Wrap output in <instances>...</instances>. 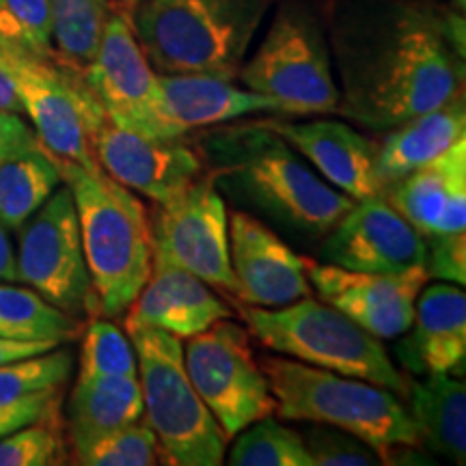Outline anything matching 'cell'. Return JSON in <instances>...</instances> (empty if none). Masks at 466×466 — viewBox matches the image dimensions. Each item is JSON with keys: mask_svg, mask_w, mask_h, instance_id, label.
<instances>
[{"mask_svg": "<svg viewBox=\"0 0 466 466\" xmlns=\"http://www.w3.org/2000/svg\"><path fill=\"white\" fill-rule=\"evenodd\" d=\"M337 115L387 132L464 93V17L432 0H322Z\"/></svg>", "mask_w": 466, "mask_h": 466, "instance_id": "obj_1", "label": "cell"}, {"mask_svg": "<svg viewBox=\"0 0 466 466\" xmlns=\"http://www.w3.org/2000/svg\"><path fill=\"white\" fill-rule=\"evenodd\" d=\"M195 151L231 206L296 242L319 244L354 206L266 121L203 127Z\"/></svg>", "mask_w": 466, "mask_h": 466, "instance_id": "obj_2", "label": "cell"}, {"mask_svg": "<svg viewBox=\"0 0 466 466\" xmlns=\"http://www.w3.org/2000/svg\"><path fill=\"white\" fill-rule=\"evenodd\" d=\"M58 167L78 212L97 316H124L151 272L147 209L137 192L110 177L97 162L58 160Z\"/></svg>", "mask_w": 466, "mask_h": 466, "instance_id": "obj_3", "label": "cell"}, {"mask_svg": "<svg viewBox=\"0 0 466 466\" xmlns=\"http://www.w3.org/2000/svg\"><path fill=\"white\" fill-rule=\"evenodd\" d=\"M259 365L275 398V415L283 421L346 430L365 441L382 464L421 445L404 401L380 384L335 374L283 354H266Z\"/></svg>", "mask_w": 466, "mask_h": 466, "instance_id": "obj_4", "label": "cell"}, {"mask_svg": "<svg viewBox=\"0 0 466 466\" xmlns=\"http://www.w3.org/2000/svg\"><path fill=\"white\" fill-rule=\"evenodd\" d=\"M277 0H141L132 28L158 74L238 78Z\"/></svg>", "mask_w": 466, "mask_h": 466, "instance_id": "obj_5", "label": "cell"}, {"mask_svg": "<svg viewBox=\"0 0 466 466\" xmlns=\"http://www.w3.org/2000/svg\"><path fill=\"white\" fill-rule=\"evenodd\" d=\"M242 318L248 333L272 352L406 395L408 374L393 363L382 339L329 302L307 296L277 309L244 307Z\"/></svg>", "mask_w": 466, "mask_h": 466, "instance_id": "obj_6", "label": "cell"}, {"mask_svg": "<svg viewBox=\"0 0 466 466\" xmlns=\"http://www.w3.org/2000/svg\"><path fill=\"white\" fill-rule=\"evenodd\" d=\"M277 11L238 80L272 97L288 115H337L339 89L333 72L322 0H277Z\"/></svg>", "mask_w": 466, "mask_h": 466, "instance_id": "obj_7", "label": "cell"}, {"mask_svg": "<svg viewBox=\"0 0 466 466\" xmlns=\"http://www.w3.org/2000/svg\"><path fill=\"white\" fill-rule=\"evenodd\" d=\"M138 363L145 421L158 439L162 462L175 466L225 464L227 439L206 401L192 387L184 343L158 329H127Z\"/></svg>", "mask_w": 466, "mask_h": 466, "instance_id": "obj_8", "label": "cell"}, {"mask_svg": "<svg viewBox=\"0 0 466 466\" xmlns=\"http://www.w3.org/2000/svg\"><path fill=\"white\" fill-rule=\"evenodd\" d=\"M184 363L192 387L229 441L247 425L275 415V398L247 326L225 318L188 337Z\"/></svg>", "mask_w": 466, "mask_h": 466, "instance_id": "obj_9", "label": "cell"}, {"mask_svg": "<svg viewBox=\"0 0 466 466\" xmlns=\"http://www.w3.org/2000/svg\"><path fill=\"white\" fill-rule=\"evenodd\" d=\"M15 270L17 281L39 291L72 318L83 322L97 316L78 212L66 182L17 229Z\"/></svg>", "mask_w": 466, "mask_h": 466, "instance_id": "obj_10", "label": "cell"}, {"mask_svg": "<svg viewBox=\"0 0 466 466\" xmlns=\"http://www.w3.org/2000/svg\"><path fill=\"white\" fill-rule=\"evenodd\" d=\"M83 126L93 160L121 186L165 203L203 173V162L184 138H156L110 119L91 89L83 97Z\"/></svg>", "mask_w": 466, "mask_h": 466, "instance_id": "obj_11", "label": "cell"}, {"mask_svg": "<svg viewBox=\"0 0 466 466\" xmlns=\"http://www.w3.org/2000/svg\"><path fill=\"white\" fill-rule=\"evenodd\" d=\"M149 229L151 258L184 268L212 288L236 296L229 261V209L208 171L173 199L156 203Z\"/></svg>", "mask_w": 466, "mask_h": 466, "instance_id": "obj_12", "label": "cell"}, {"mask_svg": "<svg viewBox=\"0 0 466 466\" xmlns=\"http://www.w3.org/2000/svg\"><path fill=\"white\" fill-rule=\"evenodd\" d=\"M83 76L116 124L156 138H184L167 113L158 72L145 56L124 9H110L100 46Z\"/></svg>", "mask_w": 466, "mask_h": 466, "instance_id": "obj_13", "label": "cell"}, {"mask_svg": "<svg viewBox=\"0 0 466 466\" xmlns=\"http://www.w3.org/2000/svg\"><path fill=\"white\" fill-rule=\"evenodd\" d=\"M0 74L9 80L25 106V115L46 149L61 162L93 165L83 126V72L0 42Z\"/></svg>", "mask_w": 466, "mask_h": 466, "instance_id": "obj_14", "label": "cell"}, {"mask_svg": "<svg viewBox=\"0 0 466 466\" xmlns=\"http://www.w3.org/2000/svg\"><path fill=\"white\" fill-rule=\"evenodd\" d=\"M311 289L378 339H398L412 326L415 302L430 281L425 266L408 272H363L305 258Z\"/></svg>", "mask_w": 466, "mask_h": 466, "instance_id": "obj_15", "label": "cell"}, {"mask_svg": "<svg viewBox=\"0 0 466 466\" xmlns=\"http://www.w3.org/2000/svg\"><path fill=\"white\" fill-rule=\"evenodd\" d=\"M326 264L363 272H408L425 266V238L384 197L354 201L318 244Z\"/></svg>", "mask_w": 466, "mask_h": 466, "instance_id": "obj_16", "label": "cell"}, {"mask_svg": "<svg viewBox=\"0 0 466 466\" xmlns=\"http://www.w3.org/2000/svg\"><path fill=\"white\" fill-rule=\"evenodd\" d=\"M229 261L236 299L247 307L277 309L313 294L305 258L281 233L238 208L229 212Z\"/></svg>", "mask_w": 466, "mask_h": 466, "instance_id": "obj_17", "label": "cell"}, {"mask_svg": "<svg viewBox=\"0 0 466 466\" xmlns=\"http://www.w3.org/2000/svg\"><path fill=\"white\" fill-rule=\"evenodd\" d=\"M266 124L285 138L330 186L363 201L382 195L376 173V141L357 127L335 119L281 121L266 119Z\"/></svg>", "mask_w": 466, "mask_h": 466, "instance_id": "obj_18", "label": "cell"}, {"mask_svg": "<svg viewBox=\"0 0 466 466\" xmlns=\"http://www.w3.org/2000/svg\"><path fill=\"white\" fill-rule=\"evenodd\" d=\"M415 302V319L398 337L395 357L410 376L451 374L464 378L466 294L464 285L425 283Z\"/></svg>", "mask_w": 466, "mask_h": 466, "instance_id": "obj_19", "label": "cell"}, {"mask_svg": "<svg viewBox=\"0 0 466 466\" xmlns=\"http://www.w3.org/2000/svg\"><path fill=\"white\" fill-rule=\"evenodd\" d=\"M126 313V330L143 326L165 330L177 339H188L218 319L233 318L212 285L158 258H151L147 283Z\"/></svg>", "mask_w": 466, "mask_h": 466, "instance_id": "obj_20", "label": "cell"}, {"mask_svg": "<svg viewBox=\"0 0 466 466\" xmlns=\"http://www.w3.org/2000/svg\"><path fill=\"white\" fill-rule=\"evenodd\" d=\"M382 197L421 236L466 231V138L384 186Z\"/></svg>", "mask_w": 466, "mask_h": 466, "instance_id": "obj_21", "label": "cell"}, {"mask_svg": "<svg viewBox=\"0 0 466 466\" xmlns=\"http://www.w3.org/2000/svg\"><path fill=\"white\" fill-rule=\"evenodd\" d=\"M165 106L182 134L203 130L250 115H288L272 97L209 74H158Z\"/></svg>", "mask_w": 466, "mask_h": 466, "instance_id": "obj_22", "label": "cell"}, {"mask_svg": "<svg viewBox=\"0 0 466 466\" xmlns=\"http://www.w3.org/2000/svg\"><path fill=\"white\" fill-rule=\"evenodd\" d=\"M380 134V143H376V173L384 190V186L428 165L460 138H466L464 93Z\"/></svg>", "mask_w": 466, "mask_h": 466, "instance_id": "obj_23", "label": "cell"}, {"mask_svg": "<svg viewBox=\"0 0 466 466\" xmlns=\"http://www.w3.org/2000/svg\"><path fill=\"white\" fill-rule=\"evenodd\" d=\"M406 410L419 441L453 464L466 462V387L451 374L408 378Z\"/></svg>", "mask_w": 466, "mask_h": 466, "instance_id": "obj_24", "label": "cell"}, {"mask_svg": "<svg viewBox=\"0 0 466 466\" xmlns=\"http://www.w3.org/2000/svg\"><path fill=\"white\" fill-rule=\"evenodd\" d=\"M145 417L138 378H78L67 401V432L74 451Z\"/></svg>", "mask_w": 466, "mask_h": 466, "instance_id": "obj_25", "label": "cell"}, {"mask_svg": "<svg viewBox=\"0 0 466 466\" xmlns=\"http://www.w3.org/2000/svg\"><path fill=\"white\" fill-rule=\"evenodd\" d=\"M63 184L58 160L35 141L0 160V225L17 231L58 186Z\"/></svg>", "mask_w": 466, "mask_h": 466, "instance_id": "obj_26", "label": "cell"}, {"mask_svg": "<svg viewBox=\"0 0 466 466\" xmlns=\"http://www.w3.org/2000/svg\"><path fill=\"white\" fill-rule=\"evenodd\" d=\"M83 322L46 300L39 291L0 283V337L14 341H74Z\"/></svg>", "mask_w": 466, "mask_h": 466, "instance_id": "obj_27", "label": "cell"}, {"mask_svg": "<svg viewBox=\"0 0 466 466\" xmlns=\"http://www.w3.org/2000/svg\"><path fill=\"white\" fill-rule=\"evenodd\" d=\"M50 7L52 44L58 61L83 72L100 46L110 3L108 0H50Z\"/></svg>", "mask_w": 466, "mask_h": 466, "instance_id": "obj_28", "label": "cell"}, {"mask_svg": "<svg viewBox=\"0 0 466 466\" xmlns=\"http://www.w3.org/2000/svg\"><path fill=\"white\" fill-rule=\"evenodd\" d=\"M227 453L231 466H313L299 430L275 417H264L238 432Z\"/></svg>", "mask_w": 466, "mask_h": 466, "instance_id": "obj_29", "label": "cell"}, {"mask_svg": "<svg viewBox=\"0 0 466 466\" xmlns=\"http://www.w3.org/2000/svg\"><path fill=\"white\" fill-rule=\"evenodd\" d=\"M78 378H138L132 339L108 319L91 318L80 343Z\"/></svg>", "mask_w": 466, "mask_h": 466, "instance_id": "obj_30", "label": "cell"}, {"mask_svg": "<svg viewBox=\"0 0 466 466\" xmlns=\"http://www.w3.org/2000/svg\"><path fill=\"white\" fill-rule=\"evenodd\" d=\"M74 371V354L56 346L44 354L0 365V404L61 389Z\"/></svg>", "mask_w": 466, "mask_h": 466, "instance_id": "obj_31", "label": "cell"}, {"mask_svg": "<svg viewBox=\"0 0 466 466\" xmlns=\"http://www.w3.org/2000/svg\"><path fill=\"white\" fill-rule=\"evenodd\" d=\"M74 458L85 466H154L162 462V451L154 430L143 417L91 441L83 450L74 451Z\"/></svg>", "mask_w": 466, "mask_h": 466, "instance_id": "obj_32", "label": "cell"}, {"mask_svg": "<svg viewBox=\"0 0 466 466\" xmlns=\"http://www.w3.org/2000/svg\"><path fill=\"white\" fill-rule=\"evenodd\" d=\"M61 417L28 423L0 439V466H56L67 462Z\"/></svg>", "mask_w": 466, "mask_h": 466, "instance_id": "obj_33", "label": "cell"}, {"mask_svg": "<svg viewBox=\"0 0 466 466\" xmlns=\"http://www.w3.org/2000/svg\"><path fill=\"white\" fill-rule=\"evenodd\" d=\"M0 42L39 56H56L50 0H0Z\"/></svg>", "mask_w": 466, "mask_h": 466, "instance_id": "obj_34", "label": "cell"}, {"mask_svg": "<svg viewBox=\"0 0 466 466\" xmlns=\"http://www.w3.org/2000/svg\"><path fill=\"white\" fill-rule=\"evenodd\" d=\"M307 453L313 466H378L380 456L346 430L324 423H309L302 430Z\"/></svg>", "mask_w": 466, "mask_h": 466, "instance_id": "obj_35", "label": "cell"}, {"mask_svg": "<svg viewBox=\"0 0 466 466\" xmlns=\"http://www.w3.org/2000/svg\"><path fill=\"white\" fill-rule=\"evenodd\" d=\"M428 247L425 270L430 279L464 285L466 283V231L432 233L423 236Z\"/></svg>", "mask_w": 466, "mask_h": 466, "instance_id": "obj_36", "label": "cell"}, {"mask_svg": "<svg viewBox=\"0 0 466 466\" xmlns=\"http://www.w3.org/2000/svg\"><path fill=\"white\" fill-rule=\"evenodd\" d=\"M61 389L35 393L31 398L0 404V439L28 423L61 415Z\"/></svg>", "mask_w": 466, "mask_h": 466, "instance_id": "obj_37", "label": "cell"}, {"mask_svg": "<svg viewBox=\"0 0 466 466\" xmlns=\"http://www.w3.org/2000/svg\"><path fill=\"white\" fill-rule=\"evenodd\" d=\"M35 141H39L37 134H35L33 126H28L22 119V115L0 113V160Z\"/></svg>", "mask_w": 466, "mask_h": 466, "instance_id": "obj_38", "label": "cell"}, {"mask_svg": "<svg viewBox=\"0 0 466 466\" xmlns=\"http://www.w3.org/2000/svg\"><path fill=\"white\" fill-rule=\"evenodd\" d=\"M61 343L55 341H14L3 339L0 337V365L11 363V360H20L26 357H35V354H44L48 350H55Z\"/></svg>", "mask_w": 466, "mask_h": 466, "instance_id": "obj_39", "label": "cell"}, {"mask_svg": "<svg viewBox=\"0 0 466 466\" xmlns=\"http://www.w3.org/2000/svg\"><path fill=\"white\" fill-rule=\"evenodd\" d=\"M0 283H17L15 247L11 231L0 225Z\"/></svg>", "mask_w": 466, "mask_h": 466, "instance_id": "obj_40", "label": "cell"}, {"mask_svg": "<svg viewBox=\"0 0 466 466\" xmlns=\"http://www.w3.org/2000/svg\"><path fill=\"white\" fill-rule=\"evenodd\" d=\"M0 113H11V115H25V106L22 100L17 97L14 86L9 85V80L0 74Z\"/></svg>", "mask_w": 466, "mask_h": 466, "instance_id": "obj_41", "label": "cell"}, {"mask_svg": "<svg viewBox=\"0 0 466 466\" xmlns=\"http://www.w3.org/2000/svg\"><path fill=\"white\" fill-rule=\"evenodd\" d=\"M450 11H453V14L462 15L466 14V0H450V7H447Z\"/></svg>", "mask_w": 466, "mask_h": 466, "instance_id": "obj_42", "label": "cell"}, {"mask_svg": "<svg viewBox=\"0 0 466 466\" xmlns=\"http://www.w3.org/2000/svg\"><path fill=\"white\" fill-rule=\"evenodd\" d=\"M116 3L121 5V9H134L141 0H116Z\"/></svg>", "mask_w": 466, "mask_h": 466, "instance_id": "obj_43", "label": "cell"}]
</instances>
